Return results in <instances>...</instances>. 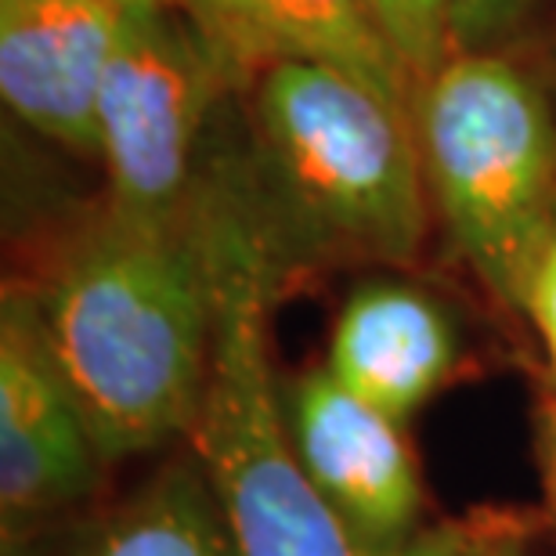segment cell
Returning <instances> with one entry per match:
<instances>
[{
  "mask_svg": "<svg viewBox=\"0 0 556 556\" xmlns=\"http://www.w3.org/2000/svg\"><path fill=\"white\" fill-rule=\"evenodd\" d=\"M105 463L188 438L214 362V275L199 217L141 225L102 206L29 289Z\"/></svg>",
  "mask_w": 556,
  "mask_h": 556,
  "instance_id": "6da1fadb",
  "label": "cell"
},
{
  "mask_svg": "<svg viewBox=\"0 0 556 556\" xmlns=\"http://www.w3.org/2000/svg\"><path fill=\"white\" fill-rule=\"evenodd\" d=\"M214 275V362L192 455L236 556H365L304 470L271 369V293L282 253L247 181L195 199Z\"/></svg>",
  "mask_w": 556,
  "mask_h": 556,
  "instance_id": "7a4b0ae2",
  "label": "cell"
},
{
  "mask_svg": "<svg viewBox=\"0 0 556 556\" xmlns=\"http://www.w3.org/2000/svg\"><path fill=\"white\" fill-rule=\"evenodd\" d=\"M242 87L278 253L402 264L427 236L430 192L413 113L318 62L261 65Z\"/></svg>",
  "mask_w": 556,
  "mask_h": 556,
  "instance_id": "3957f363",
  "label": "cell"
},
{
  "mask_svg": "<svg viewBox=\"0 0 556 556\" xmlns=\"http://www.w3.org/2000/svg\"><path fill=\"white\" fill-rule=\"evenodd\" d=\"M430 206L498 304L517 307L556 217V109L506 51H455L416 87Z\"/></svg>",
  "mask_w": 556,
  "mask_h": 556,
  "instance_id": "277c9868",
  "label": "cell"
},
{
  "mask_svg": "<svg viewBox=\"0 0 556 556\" xmlns=\"http://www.w3.org/2000/svg\"><path fill=\"white\" fill-rule=\"evenodd\" d=\"M239 73L185 8H135L98 102L105 206L141 225H185L203 192V149Z\"/></svg>",
  "mask_w": 556,
  "mask_h": 556,
  "instance_id": "5b68a950",
  "label": "cell"
},
{
  "mask_svg": "<svg viewBox=\"0 0 556 556\" xmlns=\"http://www.w3.org/2000/svg\"><path fill=\"white\" fill-rule=\"evenodd\" d=\"M73 383L65 380L26 286L0 307V509L4 531L70 514L105 470Z\"/></svg>",
  "mask_w": 556,
  "mask_h": 556,
  "instance_id": "8992f818",
  "label": "cell"
},
{
  "mask_svg": "<svg viewBox=\"0 0 556 556\" xmlns=\"http://www.w3.org/2000/svg\"><path fill=\"white\" fill-rule=\"evenodd\" d=\"M307 477L365 556H394L422 528V477L405 427L332 372L311 369L286 391Z\"/></svg>",
  "mask_w": 556,
  "mask_h": 556,
  "instance_id": "52a82bcc",
  "label": "cell"
},
{
  "mask_svg": "<svg viewBox=\"0 0 556 556\" xmlns=\"http://www.w3.org/2000/svg\"><path fill=\"white\" fill-rule=\"evenodd\" d=\"M119 0H0V94L40 138L98 160V102L130 18Z\"/></svg>",
  "mask_w": 556,
  "mask_h": 556,
  "instance_id": "ba28073f",
  "label": "cell"
},
{
  "mask_svg": "<svg viewBox=\"0 0 556 556\" xmlns=\"http://www.w3.org/2000/svg\"><path fill=\"white\" fill-rule=\"evenodd\" d=\"M459 358V326L438 296L402 278H369L332 321L326 369L362 402L408 422L452 383Z\"/></svg>",
  "mask_w": 556,
  "mask_h": 556,
  "instance_id": "9c48e42d",
  "label": "cell"
},
{
  "mask_svg": "<svg viewBox=\"0 0 556 556\" xmlns=\"http://www.w3.org/2000/svg\"><path fill=\"white\" fill-rule=\"evenodd\" d=\"M185 11L242 84L271 62H318L413 113L416 84L369 0H185Z\"/></svg>",
  "mask_w": 556,
  "mask_h": 556,
  "instance_id": "30bf717a",
  "label": "cell"
},
{
  "mask_svg": "<svg viewBox=\"0 0 556 556\" xmlns=\"http://www.w3.org/2000/svg\"><path fill=\"white\" fill-rule=\"evenodd\" d=\"M70 556H236L195 455L166 459Z\"/></svg>",
  "mask_w": 556,
  "mask_h": 556,
  "instance_id": "8fae6325",
  "label": "cell"
},
{
  "mask_svg": "<svg viewBox=\"0 0 556 556\" xmlns=\"http://www.w3.org/2000/svg\"><path fill=\"white\" fill-rule=\"evenodd\" d=\"M369 8L416 87L452 54V0H369Z\"/></svg>",
  "mask_w": 556,
  "mask_h": 556,
  "instance_id": "7c38bea8",
  "label": "cell"
},
{
  "mask_svg": "<svg viewBox=\"0 0 556 556\" xmlns=\"http://www.w3.org/2000/svg\"><path fill=\"white\" fill-rule=\"evenodd\" d=\"M542 0H452V54L506 51Z\"/></svg>",
  "mask_w": 556,
  "mask_h": 556,
  "instance_id": "4fadbf2b",
  "label": "cell"
},
{
  "mask_svg": "<svg viewBox=\"0 0 556 556\" xmlns=\"http://www.w3.org/2000/svg\"><path fill=\"white\" fill-rule=\"evenodd\" d=\"M394 556H528L506 525H481V520H444V525L419 528Z\"/></svg>",
  "mask_w": 556,
  "mask_h": 556,
  "instance_id": "5bb4252c",
  "label": "cell"
},
{
  "mask_svg": "<svg viewBox=\"0 0 556 556\" xmlns=\"http://www.w3.org/2000/svg\"><path fill=\"white\" fill-rule=\"evenodd\" d=\"M517 311H525L528 321L535 326L542 351H546L553 383H556V217L546 236H542L535 257H531L528 278H525V286H520Z\"/></svg>",
  "mask_w": 556,
  "mask_h": 556,
  "instance_id": "9a60e30c",
  "label": "cell"
},
{
  "mask_svg": "<svg viewBox=\"0 0 556 556\" xmlns=\"http://www.w3.org/2000/svg\"><path fill=\"white\" fill-rule=\"evenodd\" d=\"M4 556H43L29 542V531H4Z\"/></svg>",
  "mask_w": 556,
  "mask_h": 556,
  "instance_id": "2e32d148",
  "label": "cell"
},
{
  "mask_svg": "<svg viewBox=\"0 0 556 556\" xmlns=\"http://www.w3.org/2000/svg\"><path fill=\"white\" fill-rule=\"evenodd\" d=\"M546 466H549V492H553V506H556V402H553L549 430H546Z\"/></svg>",
  "mask_w": 556,
  "mask_h": 556,
  "instance_id": "e0dca14e",
  "label": "cell"
},
{
  "mask_svg": "<svg viewBox=\"0 0 556 556\" xmlns=\"http://www.w3.org/2000/svg\"><path fill=\"white\" fill-rule=\"evenodd\" d=\"M127 8H185V0H119Z\"/></svg>",
  "mask_w": 556,
  "mask_h": 556,
  "instance_id": "ac0fdd59",
  "label": "cell"
}]
</instances>
